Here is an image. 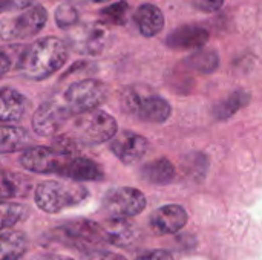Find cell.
<instances>
[{
    "instance_id": "d6986e66",
    "label": "cell",
    "mask_w": 262,
    "mask_h": 260,
    "mask_svg": "<svg viewBox=\"0 0 262 260\" xmlns=\"http://www.w3.org/2000/svg\"><path fill=\"white\" fill-rule=\"evenodd\" d=\"M141 176L144 181H147L154 185H166L173 181L175 167L169 159L160 158V159H155V161L146 164L141 169Z\"/></svg>"
},
{
    "instance_id": "9a60e30c",
    "label": "cell",
    "mask_w": 262,
    "mask_h": 260,
    "mask_svg": "<svg viewBox=\"0 0 262 260\" xmlns=\"http://www.w3.org/2000/svg\"><path fill=\"white\" fill-rule=\"evenodd\" d=\"M28 107V100L23 93L12 87L0 89V121L17 123L23 118Z\"/></svg>"
},
{
    "instance_id": "f546056e",
    "label": "cell",
    "mask_w": 262,
    "mask_h": 260,
    "mask_svg": "<svg viewBox=\"0 0 262 260\" xmlns=\"http://www.w3.org/2000/svg\"><path fill=\"white\" fill-rule=\"evenodd\" d=\"M195 5L201 11L215 12V11H218L224 5V0H195Z\"/></svg>"
},
{
    "instance_id": "8fae6325",
    "label": "cell",
    "mask_w": 262,
    "mask_h": 260,
    "mask_svg": "<svg viewBox=\"0 0 262 260\" xmlns=\"http://www.w3.org/2000/svg\"><path fill=\"white\" fill-rule=\"evenodd\" d=\"M107 37L109 32L103 23H88V25L77 26L69 34V41L77 52L97 55L104 49L107 43Z\"/></svg>"
},
{
    "instance_id": "83f0119b",
    "label": "cell",
    "mask_w": 262,
    "mask_h": 260,
    "mask_svg": "<svg viewBox=\"0 0 262 260\" xmlns=\"http://www.w3.org/2000/svg\"><path fill=\"white\" fill-rule=\"evenodd\" d=\"M83 260H127L123 254L118 253H111V251H95L91 250L88 254L83 257Z\"/></svg>"
},
{
    "instance_id": "30bf717a",
    "label": "cell",
    "mask_w": 262,
    "mask_h": 260,
    "mask_svg": "<svg viewBox=\"0 0 262 260\" xmlns=\"http://www.w3.org/2000/svg\"><path fill=\"white\" fill-rule=\"evenodd\" d=\"M71 118L72 113L61 100H48L34 112L32 127L40 136H54L66 126Z\"/></svg>"
},
{
    "instance_id": "ffe728a7",
    "label": "cell",
    "mask_w": 262,
    "mask_h": 260,
    "mask_svg": "<svg viewBox=\"0 0 262 260\" xmlns=\"http://www.w3.org/2000/svg\"><path fill=\"white\" fill-rule=\"evenodd\" d=\"M31 143L29 133L23 127L0 126V153H12L26 149Z\"/></svg>"
},
{
    "instance_id": "1f68e13d",
    "label": "cell",
    "mask_w": 262,
    "mask_h": 260,
    "mask_svg": "<svg viewBox=\"0 0 262 260\" xmlns=\"http://www.w3.org/2000/svg\"><path fill=\"white\" fill-rule=\"evenodd\" d=\"M35 0H11V3L15 6V8H28L34 3Z\"/></svg>"
},
{
    "instance_id": "7c38bea8",
    "label": "cell",
    "mask_w": 262,
    "mask_h": 260,
    "mask_svg": "<svg viewBox=\"0 0 262 260\" xmlns=\"http://www.w3.org/2000/svg\"><path fill=\"white\" fill-rule=\"evenodd\" d=\"M149 149V143L144 136L134 132H123L120 136H114L111 143L112 153L126 166L135 164L140 161Z\"/></svg>"
},
{
    "instance_id": "52a82bcc",
    "label": "cell",
    "mask_w": 262,
    "mask_h": 260,
    "mask_svg": "<svg viewBox=\"0 0 262 260\" xmlns=\"http://www.w3.org/2000/svg\"><path fill=\"white\" fill-rule=\"evenodd\" d=\"M121 104L127 113H132L143 121L155 124L167 121L172 113V107L164 98L158 95H143L134 89L124 92Z\"/></svg>"
},
{
    "instance_id": "7a4b0ae2",
    "label": "cell",
    "mask_w": 262,
    "mask_h": 260,
    "mask_svg": "<svg viewBox=\"0 0 262 260\" xmlns=\"http://www.w3.org/2000/svg\"><path fill=\"white\" fill-rule=\"evenodd\" d=\"M68 60V46L57 37H45L18 54L17 70L29 80H45Z\"/></svg>"
},
{
    "instance_id": "484cf974",
    "label": "cell",
    "mask_w": 262,
    "mask_h": 260,
    "mask_svg": "<svg viewBox=\"0 0 262 260\" xmlns=\"http://www.w3.org/2000/svg\"><path fill=\"white\" fill-rule=\"evenodd\" d=\"M55 23L58 28H74L78 21V11L69 5V3H63L55 9Z\"/></svg>"
},
{
    "instance_id": "ac0fdd59",
    "label": "cell",
    "mask_w": 262,
    "mask_h": 260,
    "mask_svg": "<svg viewBox=\"0 0 262 260\" xmlns=\"http://www.w3.org/2000/svg\"><path fill=\"white\" fill-rule=\"evenodd\" d=\"M28 251V238L21 231L0 234V260H18Z\"/></svg>"
},
{
    "instance_id": "277c9868",
    "label": "cell",
    "mask_w": 262,
    "mask_h": 260,
    "mask_svg": "<svg viewBox=\"0 0 262 260\" xmlns=\"http://www.w3.org/2000/svg\"><path fill=\"white\" fill-rule=\"evenodd\" d=\"M89 198V190L78 181H45L34 192L35 204L45 213H60L77 207Z\"/></svg>"
},
{
    "instance_id": "f1b7e54d",
    "label": "cell",
    "mask_w": 262,
    "mask_h": 260,
    "mask_svg": "<svg viewBox=\"0 0 262 260\" xmlns=\"http://www.w3.org/2000/svg\"><path fill=\"white\" fill-rule=\"evenodd\" d=\"M135 260H173L172 254L166 250H152L141 256H138Z\"/></svg>"
},
{
    "instance_id": "cb8c5ba5",
    "label": "cell",
    "mask_w": 262,
    "mask_h": 260,
    "mask_svg": "<svg viewBox=\"0 0 262 260\" xmlns=\"http://www.w3.org/2000/svg\"><path fill=\"white\" fill-rule=\"evenodd\" d=\"M26 216V207L17 202H0V231L12 228Z\"/></svg>"
},
{
    "instance_id": "8992f818",
    "label": "cell",
    "mask_w": 262,
    "mask_h": 260,
    "mask_svg": "<svg viewBox=\"0 0 262 260\" xmlns=\"http://www.w3.org/2000/svg\"><path fill=\"white\" fill-rule=\"evenodd\" d=\"M107 93H109L107 86L103 81L88 78V80H81V81L71 84L64 90L60 100L74 116V115L97 109L100 104L106 101Z\"/></svg>"
},
{
    "instance_id": "4dcf8cb0",
    "label": "cell",
    "mask_w": 262,
    "mask_h": 260,
    "mask_svg": "<svg viewBox=\"0 0 262 260\" xmlns=\"http://www.w3.org/2000/svg\"><path fill=\"white\" fill-rule=\"evenodd\" d=\"M11 66H12L11 54L8 52V49H2L0 48V78L11 70Z\"/></svg>"
},
{
    "instance_id": "2e32d148",
    "label": "cell",
    "mask_w": 262,
    "mask_h": 260,
    "mask_svg": "<svg viewBox=\"0 0 262 260\" xmlns=\"http://www.w3.org/2000/svg\"><path fill=\"white\" fill-rule=\"evenodd\" d=\"M103 238H104V242L111 245L126 248L135 242L137 230H135V225L129 222L127 219L111 218V221H107L103 225Z\"/></svg>"
},
{
    "instance_id": "d4e9b609",
    "label": "cell",
    "mask_w": 262,
    "mask_h": 260,
    "mask_svg": "<svg viewBox=\"0 0 262 260\" xmlns=\"http://www.w3.org/2000/svg\"><path fill=\"white\" fill-rule=\"evenodd\" d=\"M127 12H129V5L124 0L115 2V3H112V5H109L100 11L101 18L107 25H117V26H121L126 23Z\"/></svg>"
},
{
    "instance_id": "7402d4cb",
    "label": "cell",
    "mask_w": 262,
    "mask_h": 260,
    "mask_svg": "<svg viewBox=\"0 0 262 260\" xmlns=\"http://www.w3.org/2000/svg\"><path fill=\"white\" fill-rule=\"evenodd\" d=\"M186 64L200 74H212L220 66V55L215 49H201L193 52L186 60Z\"/></svg>"
},
{
    "instance_id": "d6a6232c",
    "label": "cell",
    "mask_w": 262,
    "mask_h": 260,
    "mask_svg": "<svg viewBox=\"0 0 262 260\" xmlns=\"http://www.w3.org/2000/svg\"><path fill=\"white\" fill-rule=\"evenodd\" d=\"M40 260H72V259H69V257H64V256L54 254V256H46V257H43V259H40Z\"/></svg>"
},
{
    "instance_id": "3957f363",
    "label": "cell",
    "mask_w": 262,
    "mask_h": 260,
    "mask_svg": "<svg viewBox=\"0 0 262 260\" xmlns=\"http://www.w3.org/2000/svg\"><path fill=\"white\" fill-rule=\"evenodd\" d=\"M66 132L61 135V141L77 146H97L111 141L117 135V121L112 115L103 110H88L74 115Z\"/></svg>"
},
{
    "instance_id": "836d02e7",
    "label": "cell",
    "mask_w": 262,
    "mask_h": 260,
    "mask_svg": "<svg viewBox=\"0 0 262 260\" xmlns=\"http://www.w3.org/2000/svg\"><path fill=\"white\" fill-rule=\"evenodd\" d=\"M9 5H11V0H0V12L5 11V9H8Z\"/></svg>"
},
{
    "instance_id": "5b68a950",
    "label": "cell",
    "mask_w": 262,
    "mask_h": 260,
    "mask_svg": "<svg viewBox=\"0 0 262 260\" xmlns=\"http://www.w3.org/2000/svg\"><path fill=\"white\" fill-rule=\"evenodd\" d=\"M52 239L61 245L88 253L104 242L103 225L89 219L69 221L52 231Z\"/></svg>"
},
{
    "instance_id": "4316f807",
    "label": "cell",
    "mask_w": 262,
    "mask_h": 260,
    "mask_svg": "<svg viewBox=\"0 0 262 260\" xmlns=\"http://www.w3.org/2000/svg\"><path fill=\"white\" fill-rule=\"evenodd\" d=\"M207 158L206 155L196 152V153H192L187 156L186 159V172L190 175V176H196V179H203L204 175H206V170H207Z\"/></svg>"
},
{
    "instance_id": "e575fe53",
    "label": "cell",
    "mask_w": 262,
    "mask_h": 260,
    "mask_svg": "<svg viewBox=\"0 0 262 260\" xmlns=\"http://www.w3.org/2000/svg\"><path fill=\"white\" fill-rule=\"evenodd\" d=\"M91 3H103V2H109V0H89Z\"/></svg>"
},
{
    "instance_id": "4fadbf2b",
    "label": "cell",
    "mask_w": 262,
    "mask_h": 260,
    "mask_svg": "<svg viewBox=\"0 0 262 260\" xmlns=\"http://www.w3.org/2000/svg\"><path fill=\"white\" fill-rule=\"evenodd\" d=\"M187 224V213L181 205H164L155 210L150 216V227L158 234L178 233Z\"/></svg>"
},
{
    "instance_id": "9c48e42d",
    "label": "cell",
    "mask_w": 262,
    "mask_h": 260,
    "mask_svg": "<svg viewBox=\"0 0 262 260\" xmlns=\"http://www.w3.org/2000/svg\"><path fill=\"white\" fill-rule=\"evenodd\" d=\"M146 208V196L134 187L109 190L103 199V210L111 218L129 219Z\"/></svg>"
},
{
    "instance_id": "6da1fadb",
    "label": "cell",
    "mask_w": 262,
    "mask_h": 260,
    "mask_svg": "<svg viewBox=\"0 0 262 260\" xmlns=\"http://www.w3.org/2000/svg\"><path fill=\"white\" fill-rule=\"evenodd\" d=\"M23 169L40 175H60L72 181H100L103 179L101 169L89 158L77 156L66 149L31 147L20 156Z\"/></svg>"
},
{
    "instance_id": "603a6c76",
    "label": "cell",
    "mask_w": 262,
    "mask_h": 260,
    "mask_svg": "<svg viewBox=\"0 0 262 260\" xmlns=\"http://www.w3.org/2000/svg\"><path fill=\"white\" fill-rule=\"evenodd\" d=\"M28 192V179L15 173L0 170V199L23 196Z\"/></svg>"
},
{
    "instance_id": "e0dca14e",
    "label": "cell",
    "mask_w": 262,
    "mask_h": 260,
    "mask_svg": "<svg viewBox=\"0 0 262 260\" xmlns=\"http://www.w3.org/2000/svg\"><path fill=\"white\" fill-rule=\"evenodd\" d=\"M134 18H135V23L138 25L140 32L144 37H154V35L160 34L164 26V15H163L161 9L150 3L141 5L135 11Z\"/></svg>"
},
{
    "instance_id": "5bb4252c",
    "label": "cell",
    "mask_w": 262,
    "mask_h": 260,
    "mask_svg": "<svg viewBox=\"0 0 262 260\" xmlns=\"http://www.w3.org/2000/svg\"><path fill=\"white\" fill-rule=\"evenodd\" d=\"M209 40V31L196 25H184L172 31L167 37V46L177 51H192L203 48Z\"/></svg>"
},
{
    "instance_id": "44dd1931",
    "label": "cell",
    "mask_w": 262,
    "mask_h": 260,
    "mask_svg": "<svg viewBox=\"0 0 262 260\" xmlns=\"http://www.w3.org/2000/svg\"><path fill=\"white\" fill-rule=\"evenodd\" d=\"M252 101V95L247 90H236L227 100L218 103L213 107V116L216 120H229L233 116L239 109L246 107Z\"/></svg>"
},
{
    "instance_id": "ba28073f",
    "label": "cell",
    "mask_w": 262,
    "mask_h": 260,
    "mask_svg": "<svg viewBox=\"0 0 262 260\" xmlns=\"http://www.w3.org/2000/svg\"><path fill=\"white\" fill-rule=\"evenodd\" d=\"M48 12L43 6H31L17 17H5L0 20V40L12 41L37 35L46 25Z\"/></svg>"
}]
</instances>
